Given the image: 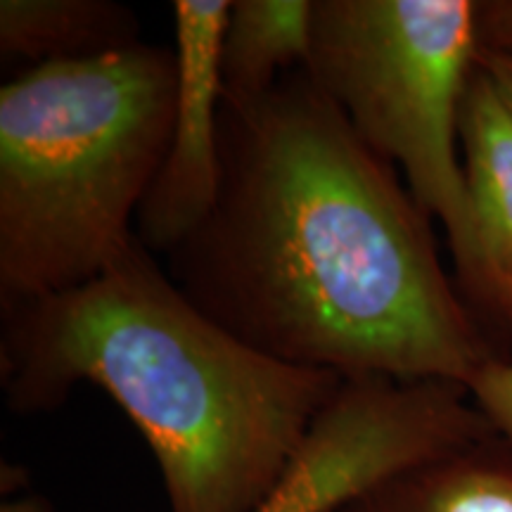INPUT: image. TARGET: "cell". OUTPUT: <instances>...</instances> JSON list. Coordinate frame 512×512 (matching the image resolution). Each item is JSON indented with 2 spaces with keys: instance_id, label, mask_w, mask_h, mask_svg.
Instances as JSON below:
<instances>
[{
  "instance_id": "1",
  "label": "cell",
  "mask_w": 512,
  "mask_h": 512,
  "mask_svg": "<svg viewBox=\"0 0 512 512\" xmlns=\"http://www.w3.org/2000/svg\"><path fill=\"white\" fill-rule=\"evenodd\" d=\"M166 264L204 316L292 366L470 389L501 356L399 169L306 67L223 100L216 202Z\"/></svg>"
},
{
  "instance_id": "2",
  "label": "cell",
  "mask_w": 512,
  "mask_h": 512,
  "mask_svg": "<svg viewBox=\"0 0 512 512\" xmlns=\"http://www.w3.org/2000/svg\"><path fill=\"white\" fill-rule=\"evenodd\" d=\"M0 311L10 411H53L79 382L100 387L150 446L169 512H252L344 384L230 335L138 238L91 283Z\"/></svg>"
},
{
  "instance_id": "3",
  "label": "cell",
  "mask_w": 512,
  "mask_h": 512,
  "mask_svg": "<svg viewBox=\"0 0 512 512\" xmlns=\"http://www.w3.org/2000/svg\"><path fill=\"white\" fill-rule=\"evenodd\" d=\"M176 93V50L150 43L3 83L0 306L91 283L131 249Z\"/></svg>"
},
{
  "instance_id": "4",
  "label": "cell",
  "mask_w": 512,
  "mask_h": 512,
  "mask_svg": "<svg viewBox=\"0 0 512 512\" xmlns=\"http://www.w3.org/2000/svg\"><path fill=\"white\" fill-rule=\"evenodd\" d=\"M477 55L472 0H313L306 72L444 226L467 306L512 335V304L479 242L460 155V102Z\"/></svg>"
},
{
  "instance_id": "5",
  "label": "cell",
  "mask_w": 512,
  "mask_h": 512,
  "mask_svg": "<svg viewBox=\"0 0 512 512\" xmlns=\"http://www.w3.org/2000/svg\"><path fill=\"white\" fill-rule=\"evenodd\" d=\"M489 437L494 425L460 384L344 380L252 512H337L384 479Z\"/></svg>"
},
{
  "instance_id": "6",
  "label": "cell",
  "mask_w": 512,
  "mask_h": 512,
  "mask_svg": "<svg viewBox=\"0 0 512 512\" xmlns=\"http://www.w3.org/2000/svg\"><path fill=\"white\" fill-rule=\"evenodd\" d=\"M228 0H176V114L162 169L140 204L136 238L169 256L207 219L221 183L223 34Z\"/></svg>"
},
{
  "instance_id": "7",
  "label": "cell",
  "mask_w": 512,
  "mask_h": 512,
  "mask_svg": "<svg viewBox=\"0 0 512 512\" xmlns=\"http://www.w3.org/2000/svg\"><path fill=\"white\" fill-rule=\"evenodd\" d=\"M458 133L479 242L512 304V110L479 62L460 102Z\"/></svg>"
},
{
  "instance_id": "8",
  "label": "cell",
  "mask_w": 512,
  "mask_h": 512,
  "mask_svg": "<svg viewBox=\"0 0 512 512\" xmlns=\"http://www.w3.org/2000/svg\"><path fill=\"white\" fill-rule=\"evenodd\" d=\"M337 512H512V451L496 434L384 479Z\"/></svg>"
},
{
  "instance_id": "9",
  "label": "cell",
  "mask_w": 512,
  "mask_h": 512,
  "mask_svg": "<svg viewBox=\"0 0 512 512\" xmlns=\"http://www.w3.org/2000/svg\"><path fill=\"white\" fill-rule=\"evenodd\" d=\"M138 22L110 0H3L0 55L31 67L91 60L136 46Z\"/></svg>"
},
{
  "instance_id": "10",
  "label": "cell",
  "mask_w": 512,
  "mask_h": 512,
  "mask_svg": "<svg viewBox=\"0 0 512 512\" xmlns=\"http://www.w3.org/2000/svg\"><path fill=\"white\" fill-rule=\"evenodd\" d=\"M313 0H235L223 34V100L259 98L311 53Z\"/></svg>"
},
{
  "instance_id": "11",
  "label": "cell",
  "mask_w": 512,
  "mask_h": 512,
  "mask_svg": "<svg viewBox=\"0 0 512 512\" xmlns=\"http://www.w3.org/2000/svg\"><path fill=\"white\" fill-rule=\"evenodd\" d=\"M470 394L512 451V358L498 356L486 363L470 382Z\"/></svg>"
},
{
  "instance_id": "12",
  "label": "cell",
  "mask_w": 512,
  "mask_h": 512,
  "mask_svg": "<svg viewBox=\"0 0 512 512\" xmlns=\"http://www.w3.org/2000/svg\"><path fill=\"white\" fill-rule=\"evenodd\" d=\"M479 50L512 55V0L477 3Z\"/></svg>"
},
{
  "instance_id": "13",
  "label": "cell",
  "mask_w": 512,
  "mask_h": 512,
  "mask_svg": "<svg viewBox=\"0 0 512 512\" xmlns=\"http://www.w3.org/2000/svg\"><path fill=\"white\" fill-rule=\"evenodd\" d=\"M477 62L489 74V79L494 81L498 93L503 95V100L508 102V107L512 110V55L479 50Z\"/></svg>"
},
{
  "instance_id": "14",
  "label": "cell",
  "mask_w": 512,
  "mask_h": 512,
  "mask_svg": "<svg viewBox=\"0 0 512 512\" xmlns=\"http://www.w3.org/2000/svg\"><path fill=\"white\" fill-rule=\"evenodd\" d=\"M3 512H53L50 503L43 498H22V501H12L3 505Z\"/></svg>"
}]
</instances>
